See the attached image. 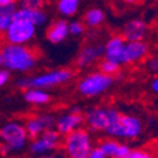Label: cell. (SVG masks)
I'll return each instance as SVG.
<instances>
[{
	"label": "cell",
	"instance_id": "14",
	"mask_svg": "<svg viewBox=\"0 0 158 158\" xmlns=\"http://www.w3.org/2000/svg\"><path fill=\"white\" fill-rule=\"evenodd\" d=\"M125 38L120 34H114L111 35L106 43H105V53L104 58L114 61L119 64H123V55H124V48H125Z\"/></svg>",
	"mask_w": 158,
	"mask_h": 158
},
{
	"label": "cell",
	"instance_id": "18",
	"mask_svg": "<svg viewBox=\"0 0 158 158\" xmlns=\"http://www.w3.org/2000/svg\"><path fill=\"white\" fill-rule=\"evenodd\" d=\"M23 98L28 104L37 105V106H42V105H46L51 101V95L48 94V91L38 87H31L24 90Z\"/></svg>",
	"mask_w": 158,
	"mask_h": 158
},
{
	"label": "cell",
	"instance_id": "24",
	"mask_svg": "<svg viewBox=\"0 0 158 158\" xmlns=\"http://www.w3.org/2000/svg\"><path fill=\"white\" fill-rule=\"evenodd\" d=\"M69 28H70V35H72V37H80V35H82L85 33L86 25L81 20H72L69 24Z\"/></svg>",
	"mask_w": 158,
	"mask_h": 158
},
{
	"label": "cell",
	"instance_id": "33",
	"mask_svg": "<svg viewBox=\"0 0 158 158\" xmlns=\"http://www.w3.org/2000/svg\"><path fill=\"white\" fill-rule=\"evenodd\" d=\"M123 2L127 4H130V5H134V4H139L142 0H123Z\"/></svg>",
	"mask_w": 158,
	"mask_h": 158
},
{
	"label": "cell",
	"instance_id": "32",
	"mask_svg": "<svg viewBox=\"0 0 158 158\" xmlns=\"http://www.w3.org/2000/svg\"><path fill=\"white\" fill-rule=\"evenodd\" d=\"M17 2H19V0H0V6H5V5H10V4H17Z\"/></svg>",
	"mask_w": 158,
	"mask_h": 158
},
{
	"label": "cell",
	"instance_id": "29",
	"mask_svg": "<svg viewBox=\"0 0 158 158\" xmlns=\"http://www.w3.org/2000/svg\"><path fill=\"white\" fill-rule=\"evenodd\" d=\"M10 76H11V71L8 70V69L2 67V71H0V86L4 87L9 82Z\"/></svg>",
	"mask_w": 158,
	"mask_h": 158
},
{
	"label": "cell",
	"instance_id": "23",
	"mask_svg": "<svg viewBox=\"0 0 158 158\" xmlns=\"http://www.w3.org/2000/svg\"><path fill=\"white\" fill-rule=\"evenodd\" d=\"M120 66H122V64L116 63V62H114V61H110V60L104 58V60L99 63V70L102 71L104 73L115 76L116 73L120 72Z\"/></svg>",
	"mask_w": 158,
	"mask_h": 158
},
{
	"label": "cell",
	"instance_id": "37",
	"mask_svg": "<svg viewBox=\"0 0 158 158\" xmlns=\"http://www.w3.org/2000/svg\"><path fill=\"white\" fill-rule=\"evenodd\" d=\"M157 158H158V156H157Z\"/></svg>",
	"mask_w": 158,
	"mask_h": 158
},
{
	"label": "cell",
	"instance_id": "20",
	"mask_svg": "<svg viewBox=\"0 0 158 158\" xmlns=\"http://www.w3.org/2000/svg\"><path fill=\"white\" fill-rule=\"evenodd\" d=\"M81 0H57L56 2V10L63 18H71L77 14L80 9Z\"/></svg>",
	"mask_w": 158,
	"mask_h": 158
},
{
	"label": "cell",
	"instance_id": "25",
	"mask_svg": "<svg viewBox=\"0 0 158 158\" xmlns=\"http://www.w3.org/2000/svg\"><path fill=\"white\" fill-rule=\"evenodd\" d=\"M128 158H157V157L149 149L135 148V149H131V152H130Z\"/></svg>",
	"mask_w": 158,
	"mask_h": 158
},
{
	"label": "cell",
	"instance_id": "16",
	"mask_svg": "<svg viewBox=\"0 0 158 158\" xmlns=\"http://www.w3.org/2000/svg\"><path fill=\"white\" fill-rule=\"evenodd\" d=\"M69 22L64 19H57L52 22V24L46 31V38L47 41L52 44H60L63 41L67 39L70 35V28H69Z\"/></svg>",
	"mask_w": 158,
	"mask_h": 158
},
{
	"label": "cell",
	"instance_id": "2",
	"mask_svg": "<svg viewBox=\"0 0 158 158\" xmlns=\"http://www.w3.org/2000/svg\"><path fill=\"white\" fill-rule=\"evenodd\" d=\"M73 76L75 72L71 69H55L34 76H22L17 78L15 85L22 90H27L31 87L49 90L67 84L72 80Z\"/></svg>",
	"mask_w": 158,
	"mask_h": 158
},
{
	"label": "cell",
	"instance_id": "7",
	"mask_svg": "<svg viewBox=\"0 0 158 158\" xmlns=\"http://www.w3.org/2000/svg\"><path fill=\"white\" fill-rule=\"evenodd\" d=\"M85 125L93 133L105 131L106 128L120 120L122 114L111 106H94L85 111Z\"/></svg>",
	"mask_w": 158,
	"mask_h": 158
},
{
	"label": "cell",
	"instance_id": "35",
	"mask_svg": "<svg viewBox=\"0 0 158 158\" xmlns=\"http://www.w3.org/2000/svg\"><path fill=\"white\" fill-rule=\"evenodd\" d=\"M42 2H43V3H47V2H49V0H42Z\"/></svg>",
	"mask_w": 158,
	"mask_h": 158
},
{
	"label": "cell",
	"instance_id": "22",
	"mask_svg": "<svg viewBox=\"0 0 158 158\" xmlns=\"http://www.w3.org/2000/svg\"><path fill=\"white\" fill-rule=\"evenodd\" d=\"M120 146V142L119 139H115V138H105L102 140H100L99 143V148L108 156V158H114L116 154V151Z\"/></svg>",
	"mask_w": 158,
	"mask_h": 158
},
{
	"label": "cell",
	"instance_id": "26",
	"mask_svg": "<svg viewBox=\"0 0 158 158\" xmlns=\"http://www.w3.org/2000/svg\"><path fill=\"white\" fill-rule=\"evenodd\" d=\"M18 4L19 8H32V9H39L44 5L42 0H19Z\"/></svg>",
	"mask_w": 158,
	"mask_h": 158
},
{
	"label": "cell",
	"instance_id": "5",
	"mask_svg": "<svg viewBox=\"0 0 158 158\" xmlns=\"http://www.w3.org/2000/svg\"><path fill=\"white\" fill-rule=\"evenodd\" d=\"M62 148L67 158H87L95 147L91 131L80 128L63 137Z\"/></svg>",
	"mask_w": 158,
	"mask_h": 158
},
{
	"label": "cell",
	"instance_id": "8",
	"mask_svg": "<svg viewBox=\"0 0 158 158\" xmlns=\"http://www.w3.org/2000/svg\"><path fill=\"white\" fill-rule=\"evenodd\" d=\"M37 34V25L24 20L14 19L9 25V28L3 33L4 43L10 44H28L31 43Z\"/></svg>",
	"mask_w": 158,
	"mask_h": 158
},
{
	"label": "cell",
	"instance_id": "11",
	"mask_svg": "<svg viewBox=\"0 0 158 158\" xmlns=\"http://www.w3.org/2000/svg\"><path fill=\"white\" fill-rule=\"evenodd\" d=\"M85 124V115L82 113H73L72 110H69L66 113L60 114L56 118V125L55 129L58 130L61 135H67L72 131L82 128Z\"/></svg>",
	"mask_w": 158,
	"mask_h": 158
},
{
	"label": "cell",
	"instance_id": "28",
	"mask_svg": "<svg viewBox=\"0 0 158 158\" xmlns=\"http://www.w3.org/2000/svg\"><path fill=\"white\" fill-rule=\"evenodd\" d=\"M130 152H131V148L128 146V144L120 143V146H119V148H118L116 154H115L114 158H128Z\"/></svg>",
	"mask_w": 158,
	"mask_h": 158
},
{
	"label": "cell",
	"instance_id": "12",
	"mask_svg": "<svg viewBox=\"0 0 158 158\" xmlns=\"http://www.w3.org/2000/svg\"><path fill=\"white\" fill-rule=\"evenodd\" d=\"M105 53V46L101 44H86L76 56L75 64L78 69H87L96 63Z\"/></svg>",
	"mask_w": 158,
	"mask_h": 158
},
{
	"label": "cell",
	"instance_id": "21",
	"mask_svg": "<svg viewBox=\"0 0 158 158\" xmlns=\"http://www.w3.org/2000/svg\"><path fill=\"white\" fill-rule=\"evenodd\" d=\"M17 9H18L17 4L0 6V31H2V33H4L9 28L11 22L14 20V14Z\"/></svg>",
	"mask_w": 158,
	"mask_h": 158
},
{
	"label": "cell",
	"instance_id": "15",
	"mask_svg": "<svg viewBox=\"0 0 158 158\" xmlns=\"http://www.w3.org/2000/svg\"><path fill=\"white\" fill-rule=\"evenodd\" d=\"M148 32V25L143 19L135 18L127 22L123 27L122 35L125 38L127 42H135V41H144V38Z\"/></svg>",
	"mask_w": 158,
	"mask_h": 158
},
{
	"label": "cell",
	"instance_id": "30",
	"mask_svg": "<svg viewBox=\"0 0 158 158\" xmlns=\"http://www.w3.org/2000/svg\"><path fill=\"white\" fill-rule=\"evenodd\" d=\"M87 158H108V156L105 154L99 147H95L93 151H91V153Z\"/></svg>",
	"mask_w": 158,
	"mask_h": 158
},
{
	"label": "cell",
	"instance_id": "10",
	"mask_svg": "<svg viewBox=\"0 0 158 158\" xmlns=\"http://www.w3.org/2000/svg\"><path fill=\"white\" fill-rule=\"evenodd\" d=\"M25 128L29 134L31 139H35L41 134H43L46 130L53 129L56 125V116L51 113H43L29 116L27 120L24 122Z\"/></svg>",
	"mask_w": 158,
	"mask_h": 158
},
{
	"label": "cell",
	"instance_id": "9",
	"mask_svg": "<svg viewBox=\"0 0 158 158\" xmlns=\"http://www.w3.org/2000/svg\"><path fill=\"white\" fill-rule=\"evenodd\" d=\"M61 134L58 133V130L53 129H48L46 130L43 134H41L38 138L32 139L29 144V152L32 156L37 157H42L47 153H51L56 151L61 144Z\"/></svg>",
	"mask_w": 158,
	"mask_h": 158
},
{
	"label": "cell",
	"instance_id": "34",
	"mask_svg": "<svg viewBox=\"0 0 158 158\" xmlns=\"http://www.w3.org/2000/svg\"><path fill=\"white\" fill-rule=\"evenodd\" d=\"M41 158H57V157H53V156H42Z\"/></svg>",
	"mask_w": 158,
	"mask_h": 158
},
{
	"label": "cell",
	"instance_id": "17",
	"mask_svg": "<svg viewBox=\"0 0 158 158\" xmlns=\"http://www.w3.org/2000/svg\"><path fill=\"white\" fill-rule=\"evenodd\" d=\"M14 19H24L35 24L37 27H42V25H44L48 22V15L42 8L39 9L18 8L14 14Z\"/></svg>",
	"mask_w": 158,
	"mask_h": 158
},
{
	"label": "cell",
	"instance_id": "6",
	"mask_svg": "<svg viewBox=\"0 0 158 158\" xmlns=\"http://www.w3.org/2000/svg\"><path fill=\"white\" fill-rule=\"evenodd\" d=\"M104 133L106 137L119 140H134L143 133V122L138 116L122 114L120 120L109 125Z\"/></svg>",
	"mask_w": 158,
	"mask_h": 158
},
{
	"label": "cell",
	"instance_id": "13",
	"mask_svg": "<svg viewBox=\"0 0 158 158\" xmlns=\"http://www.w3.org/2000/svg\"><path fill=\"white\" fill-rule=\"evenodd\" d=\"M149 53V46L146 41L127 42L123 55V64H135L146 60Z\"/></svg>",
	"mask_w": 158,
	"mask_h": 158
},
{
	"label": "cell",
	"instance_id": "3",
	"mask_svg": "<svg viewBox=\"0 0 158 158\" xmlns=\"http://www.w3.org/2000/svg\"><path fill=\"white\" fill-rule=\"evenodd\" d=\"M2 151L4 154H13L22 152L28 144L29 134L25 124L19 120H8L0 130Z\"/></svg>",
	"mask_w": 158,
	"mask_h": 158
},
{
	"label": "cell",
	"instance_id": "31",
	"mask_svg": "<svg viewBox=\"0 0 158 158\" xmlns=\"http://www.w3.org/2000/svg\"><path fill=\"white\" fill-rule=\"evenodd\" d=\"M151 90L153 91L156 95H158V76H156L153 80H152V82H151Z\"/></svg>",
	"mask_w": 158,
	"mask_h": 158
},
{
	"label": "cell",
	"instance_id": "27",
	"mask_svg": "<svg viewBox=\"0 0 158 158\" xmlns=\"http://www.w3.org/2000/svg\"><path fill=\"white\" fill-rule=\"evenodd\" d=\"M146 67H147V70L149 72H152L156 76H158V56L148 58L147 62H146Z\"/></svg>",
	"mask_w": 158,
	"mask_h": 158
},
{
	"label": "cell",
	"instance_id": "4",
	"mask_svg": "<svg viewBox=\"0 0 158 158\" xmlns=\"http://www.w3.org/2000/svg\"><path fill=\"white\" fill-rule=\"evenodd\" d=\"M115 78L111 75L104 73L102 71H93L82 76L77 82V93L84 98L93 99L101 96L109 91L114 85Z\"/></svg>",
	"mask_w": 158,
	"mask_h": 158
},
{
	"label": "cell",
	"instance_id": "1",
	"mask_svg": "<svg viewBox=\"0 0 158 158\" xmlns=\"http://www.w3.org/2000/svg\"><path fill=\"white\" fill-rule=\"evenodd\" d=\"M39 52L28 44L4 43L0 51V66L17 73L32 72L38 64Z\"/></svg>",
	"mask_w": 158,
	"mask_h": 158
},
{
	"label": "cell",
	"instance_id": "36",
	"mask_svg": "<svg viewBox=\"0 0 158 158\" xmlns=\"http://www.w3.org/2000/svg\"><path fill=\"white\" fill-rule=\"evenodd\" d=\"M157 4H158V0H157Z\"/></svg>",
	"mask_w": 158,
	"mask_h": 158
},
{
	"label": "cell",
	"instance_id": "19",
	"mask_svg": "<svg viewBox=\"0 0 158 158\" xmlns=\"http://www.w3.org/2000/svg\"><path fill=\"white\" fill-rule=\"evenodd\" d=\"M82 22L85 23L87 28L91 29L99 28L105 22V11L100 8H90L85 11Z\"/></svg>",
	"mask_w": 158,
	"mask_h": 158
}]
</instances>
